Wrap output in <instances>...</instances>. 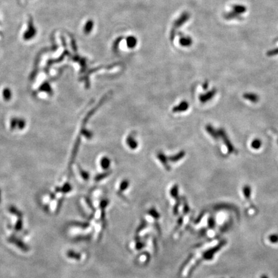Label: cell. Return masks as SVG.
<instances>
[{"label":"cell","instance_id":"cell-2","mask_svg":"<svg viewBox=\"0 0 278 278\" xmlns=\"http://www.w3.org/2000/svg\"><path fill=\"white\" fill-rule=\"evenodd\" d=\"M218 133H219L221 137V138L223 139V140H224V142L225 143V146H227V148L228 149V152L230 153H233L234 152V148L233 144L231 143V140H230L228 138V137L226 135L225 131L224 130L221 129V130H220L219 131Z\"/></svg>","mask_w":278,"mask_h":278},{"label":"cell","instance_id":"cell-3","mask_svg":"<svg viewBox=\"0 0 278 278\" xmlns=\"http://www.w3.org/2000/svg\"><path fill=\"white\" fill-rule=\"evenodd\" d=\"M190 18V15L189 13L187 12H184L181 15V16H180L177 20L176 21L174 22V26L178 28L182 27V25H183L184 23H186Z\"/></svg>","mask_w":278,"mask_h":278},{"label":"cell","instance_id":"cell-9","mask_svg":"<svg viewBox=\"0 0 278 278\" xmlns=\"http://www.w3.org/2000/svg\"><path fill=\"white\" fill-rule=\"evenodd\" d=\"M94 27V23L92 20H89L88 22L86 23L84 30L86 34H90L92 30L93 29Z\"/></svg>","mask_w":278,"mask_h":278},{"label":"cell","instance_id":"cell-1","mask_svg":"<svg viewBox=\"0 0 278 278\" xmlns=\"http://www.w3.org/2000/svg\"><path fill=\"white\" fill-rule=\"evenodd\" d=\"M8 241H9L10 243L15 245L19 249H21V250H23L24 252H27L30 250L29 247L27 244H25L23 241L18 239V238H17V237H10L9 238V240H8Z\"/></svg>","mask_w":278,"mask_h":278},{"label":"cell","instance_id":"cell-16","mask_svg":"<svg viewBox=\"0 0 278 278\" xmlns=\"http://www.w3.org/2000/svg\"><path fill=\"white\" fill-rule=\"evenodd\" d=\"M261 278H268V277H266V276H262L261 277Z\"/></svg>","mask_w":278,"mask_h":278},{"label":"cell","instance_id":"cell-11","mask_svg":"<svg viewBox=\"0 0 278 278\" xmlns=\"http://www.w3.org/2000/svg\"><path fill=\"white\" fill-rule=\"evenodd\" d=\"M261 145H262L261 140H259V139H255L253 141H252L250 146L252 149L258 150L261 147Z\"/></svg>","mask_w":278,"mask_h":278},{"label":"cell","instance_id":"cell-7","mask_svg":"<svg viewBox=\"0 0 278 278\" xmlns=\"http://www.w3.org/2000/svg\"><path fill=\"white\" fill-rule=\"evenodd\" d=\"M246 11H247V8L242 5H235L233 6V12L239 16L241 14H244Z\"/></svg>","mask_w":278,"mask_h":278},{"label":"cell","instance_id":"cell-12","mask_svg":"<svg viewBox=\"0 0 278 278\" xmlns=\"http://www.w3.org/2000/svg\"><path fill=\"white\" fill-rule=\"evenodd\" d=\"M243 193L246 199H249L251 195V188L249 185H246L243 188Z\"/></svg>","mask_w":278,"mask_h":278},{"label":"cell","instance_id":"cell-4","mask_svg":"<svg viewBox=\"0 0 278 278\" xmlns=\"http://www.w3.org/2000/svg\"><path fill=\"white\" fill-rule=\"evenodd\" d=\"M179 44L182 47H189L193 44V39L189 36H182L179 39Z\"/></svg>","mask_w":278,"mask_h":278},{"label":"cell","instance_id":"cell-6","mask_svg":"<svg viewBox=\"0 0 278 278\" xmlns=\"http://www.w3.org/2000/svg\"><path fill=\"white\" fill-rule=\"evenodd\" d=\"M66 256L71 259H74L76 261H80L82 258L81 254L80 253L77 252L72 250H69L66 252Z\"/></svg>","mask_w":278,"mask_h":278},{"label":"cell","instance_id":"cell-14","mask_svg":"<svg viewBox=\"0 0 278 278\" xmlns=\"http://www.w3.org/2000/svg\"><path fill=\"white\" fill-rule=\"evenodd\" d=\"M22 228H23V221L21 218H19L18 220L16 223H15V229L17 231H19L22 229Z\"/></svg>","mask_w":278,"mask_h":278},{"label":"cell","instance_id":"cell-5","mask_svg":"<svg viewBox=\"0 0 278 278\" xmlns=\"http://www.w3.org/2000/svg\"><path fill=\"white\" fill-rule=\"evenodd\" d=\"M243 97L244 99L253 103H256L259 100L258 95L254 93H245L243 95Z\"/></svg>","mask_w":278,"mask_h":278},{"label":"cell","instance_id":"cell-10","mask_svg":"<svg viewBox=\"0 0 278 278\" xmlns=\"http://www.w3.org/2000/svg\"><path fill=\"white\" fill-rule=\"evenodd\" d=\"M215 93H216L215 90H212V91H211V92H208L207 93L202 95V96H201L202 101H203V102H205V101H207L210 100L211 99H212L214 96V95H215Z\"/></svg>","mask_w":278,"mask_h":278},{"label":"cell","instance_id":"cell-8","mask_svg":"<svg viewBox=\"0 0 278 278\" xmlns=\"http://www.w3.org/2000/svg\"><path fill=\"white\" fill-rule=\"evenodd\" d=\"M126 45L129 49H134L137 45V39L135 36H129L126 39Z\"/></svg>","mask_w":278,"mask_h":278},{"label":"cell","instance_id":"cell-13","mask_svg":"<svg viewBox=\"0 0 278 278\" xmlns=\"http://www.w3.org/2000/svg\"><path fill=\"white\" fill-rule=\"evenodd\" d=\"M207 130H208L209 133H210V135H211L212 137L214 139L216 140V139L218 138V135H219V133L217 134L216 131L215 130H214V129L212 128V127L209 126V128H207Z\"/></svg>","mask_w":278,"mask_h":278},{"label":"cell","instance_id":"cell-15","mask_svg":"<svg viewBox=\"0 0 278 278\" xmlns=\"http://www.w3.org/2000/svg\"><path fill=\"white\" fill-rule=\"evenodd\" d=\"M9 211H10V212H11L12 214H15V215L18 216L19 217V218H21V216H22L21 212L20 211H19L17 209H15V207H11L10 209H9Z\"/></svg>","mask_w":278,"mask_h":278}]
</instances>
